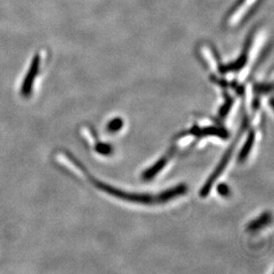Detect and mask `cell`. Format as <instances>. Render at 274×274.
Instances as JSON below:
<instances>
[{"label": "cell", "mask_w": 274, "mask_h": 274, "mask_svg": "<svg viewBox=\"0 0 274 274\" xmlns=\"http://www.w3.org/2000/svg\"><path fill=\"white\" fill-rule=\"evenodd\" d=\"M41 56L39 53H36L30 62V68L28 69L26 75L23 79V84L21 87V94L24 98H29L32 93L34 82L40 69Z\"/></svg>", "instance_id": "1"}, {"label": "cell", "mask_w": 274, "mask_h": 274, "mask_svg": "<svg viewBox=\"0 0 274 274\" xmlns=\"http://www.w3.org/2000/svg\"><path fill=\"white\" fill-rule=\"evenodd\" d=\"M257 0H240V2L236 5V7L233 9V15L230 17V23L236 24L244 16L245 14L248 11L249 8L254 6Z\"/></svg>", "instance_id": "2"}, {"label": "cell", "mask_w": 274, "mask_h": 274, "mask_svg": "<svg viewBox=\"0 0 274 274\" xmlns=\"http://www.w3.org/2000/svg\"><path fill=\"white\" fill-rule=\"evenodd\" d=\"M254 141V135L251 134L248 138V142L245 145V147H243V149L241 151V154H240V160H243L247 155L248 154V152L250 150V147L252 146V143Z\"/></svg>", "instance_id": "3"}, {"label": "cell", "mask_w": 274, "mask_h": 274, "mask_svg": "<svg viewBox=\"0 0 274 274\" xmlns=\"http://www.w3.org/2000/svg\"><path fill=\"white\" fill-rule=\"evenodd\" d=\"M123 126V121L117 118L115 120L111 121L108 125V129L109 132H117L118 130H120L121 127Z\"/></svg>", "instance_id": "4"}, {"label": "cell", "mask_w": 274, "mask_h": 274, "mask_svg": "<svg viewBox=\"0 0 274 274\" xmlns=\"http://www.w3.org/2000/svg\"><path fill=\"white\" fill-rule=\"evenodd\" d=\"M97 150L101 154H107L110 152V147L109 146H106V145H99L98 147H97Z\"/></svg>", "instance_id": "5"}, {"label": "cell", "mask_w": 274, "mask_h": 274, "mask_svg": "<svg viewBox=\"0 0 274 274\" xmlns=\"http://www.w3.org/2000/svg\"><path fill=\"white\" fill-rule=\"evenodd\" d=\"M218 192H219V194H221L222 196H226L229 190H228V188L225 185H220L218 187Z\"/></svg>", "instance_id": "6"}]
</instances>
